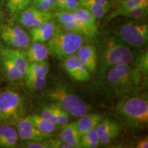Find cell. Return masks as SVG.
<instances>
[{
  "label": "cell",
  "mask_w": 148,
  "mask_h": 148,
  "mask_svg": "<svg viewBox=\"0 0 148 148\" xmlns=\"http://www.w3.org/2000/svg\"><path fill=\"white\" fill-rule=\"evenodd\" d=\"M115 36L128 47L139 49L147 43L148 25L135 21L126 22L116 28Z\"/></svg>",
  "instance_id": "obj_6"
},
{
  "label": "cell",
  "mask_w": 148,
  "mask_h": 148,
  "mask_svg": "<svg viewBox=\"0 0 148 148\" xmlns=\"http://www.w3.org/2000/svg\"><path fill=\"white\" fill-rule=\"evenodd\" d=\"M79 6L87 9L92 15L95 16L96 19L103 18L105 16L109 9L98 4L91 0H79Z\"/></svg>",
  "instance_id": "obj_23"
},
{
  "label": "cell",
  "mask_w": 148,
  "mask_h": 148,
  "mask_svg": "<svg viewBox=\"0 0 148 148\" xmlns=\"http://www.w3.org/2000/svg\"><path fill=\"white\" fill-rule=\"evenodd\" d=\"M50 104L56 125L58 126H62L67 123L69 120V114L57 103L53 102Z\"/></svg>",
  "instance_id": "obj_26"
},
{
  "label": "cell",
  "mask_w": 148,
  "mask_h": 148,
  "mask_svg": "<svg viewBox=\"0 0 148 148\" xmlns=\"http://www.w3.org/2000/svg\"><path fill=\"white\" fill-rule=\"evenodd\" d=\"M32 0H6L5 8L12 18H17L22 11L32 5Z\"/></svg>",
  "instance_id": "obj_22"
},
{
  "label": "cell",
  "mask_w": 148,
  "mask_h": 148,
  "mask_svg": "<svg viewBox=\"0 0 148 148\" xmlns=\"http://www.w3.org/2000/svg\"><path fill=\"white\" fill-rule=\"evenodd\" d=\"M2 18H3V12L1 10V9H0V21H1Z\"/></svg>",
  "instance_id": "obj_36"
},
{
  "label": "cell",
  "mask_w": 148,
  "mask_h": 148,
  "mask_svg": "<svg viewBox=\"0 0 148 148\" xmlns=\"http://www.w3.org/2000/svg\"><path fill=\"white\" fill-rule=\"evenodd\" d=\"M25 51L28 62H39L45 61L49 55V49L43 42H33L29 44Z\"/></svg>",
  "instance_id": "obj_16"
},
{
  "label": "cell",
  "mask_w": 148,
  "mask_h": 148,
  "mask_svg": "<svg viewBox=\"0 0 148 148\" xmlns=\"http://www.w3.org/2000/svg\"><path fill=\"white\" fill-rule=\"evenodd\" d=\"M25 114V101L21 94L11 89L0 92V122L16 123Z\"/></svg>",
  "instance_id": "obj_5"
},
{
  "label": "cell",
  "mask_w": 148,
  "mask_h": 148,
  "mask_svg": "<svg viewBox=\"0 0 148 148\" xmlns=\"http://www.w3.org/2000/svg\"><path fill=\"white\" fill-rule=\"evenodd\" d=\"M0 38L5 45L16 49H26L31 43L30 37L18 25H0Z\"/></svg>",
  "instance_id": "obj_8"
},
{
  "label": "cell",
  "mask_w": 148,
  "mask_h": 148,
  "mask_svg": "<svg viewBox=\"0 0 148 148\" xmlns=\"http://www.w3.org/2000/svg\"><path fill=\"white\" fill-rule=\"evenodd\" d=\"M91 1L98 3V4L103 5V6L106 7L108 9L110 8V0H91Z\"/></svg>",
  "instance_id": "obj_34"
},
{
  "label": "cell",
  "mask_w": 148,
  "mask_h": 148,
  "mask_svg": "<svg viewBox=\"0 0 148 148\" xmlns=\"http://www.w3.org/2000/svg\"><path fill=\"white\" fill-rule=\"evenodd\" d=\"M147 7L145 5H139L125 12L123 16H126L133 19H140V18L145 17L147 14Z\"/></svg>",
  "instance_id": "obj_29"
},
{
  "label": "cell",
  "mask_w": 148,
  "mask_h": 148,
  "mask_svg": "<svg viewBox=\"0 0 148 148\" xmlns=\"http://www.w3.org/2000/svg\"><path fill=\"white\" fill-rule=\"evenodd\" d=\"M75 54L90 73L95 71L97 66V54L95 47L92 45L82 44L77 49Z\"/></svg>",
  "instance_id": "obj_14"
},
{
  "label": "cell",
  "mask_w": 148,
  "mask_h": 148,
  "mask_svg": "<svg viewBox=\"0 0 148 148\" xmlns=\"http://www.w3.org/2000/svg\"><path fill=\"white\" fill-rule=\"evenodd\" d=\"M16 130L8 124L0 125V148H14L18 145Z\"/></svg>",
  "instance_id": "obj_18"
},
{
  "label": "cell",
  "mask_w": 148,
  "mask_h": 148,
  "mask_svg": "<svg viewBox=\"0 0 148 148\" xmlns=\"http://www.w3.org/2000/svg\"><path fill=\"white\" fill-rule=\"evenodd\" d=\"M107 86L116 95H124L134 90L147 79L133 63H122L108 68L106 71Z\"/></svg>",
  "instance_id": "obj_1"
},
{
  "label": "cell",
  "mask_w": 148,
  "mask_h": 148,
  "mask_svg": "<svg viewBox=\"0 0 148 148\" xmlns=\"http://www.w3.org/2000/svg\"><path fill=\"white\" fill-rule=\"evenodd\" d=\"M76 121L79 133L82 135L84 133L95 129L100 122L102 121L103 116L99 113H86L79 116Z\"/></svg>",
  "instance_id": "obj_19"
},
{
  "label": "cell",
  "mask_w": 148,
  "mask_h": 148,
  "mask_svg": "<svg viewBox=\"0 0 148 148\" xmlns=\"http://www.w3.org/2000/svg\"><path fill=\"white\" fill-rule=\"evenodd\" d=\"M63 67L67 73L77 82H86L90 78V72L79 61L76 54L69 56L64 59Z\"/></svg>",
  "instance_id": "obj_11"
},
{
  "label": "cell",
  "mask_w": 148,
  "mask_h": 148,
  "mask_svg": "<svg viewBox=\"0 0 148 148\" xmlns=\"http://www.w3.org/2000/svg\"><path fill=\"white\" fill-rule=\"evenodd\" d=\"M17 18L21 25L30 29L38 26L44 22L53 19L55 18V13L42 12L33 5H29L18 14Z\"/></svg>",
  "instance_id": "obj_9"
},
{
  "label": "cell",
  "mask_w": 148,
  "mask_h": 148,
  "mask_svg": "<svg viewBox=\"0 0 148 148\" xmlns=\"http://www.w3.org/2000/svg\"><path fill=\"white\" fill-rule=\"evenodd\" d=\"M47 42L49 54L58 60H63L76 53L84 42V38L80 34L58 29Z\"/></svg>",
  "instance_id": "obj_4"
},
{
  "label": "cell",
  "mask_w": 148,
  "mask_h": 148,
  "mask_svg": "<svg viewBox=\"0 0 148 148\" xmlns=\"http://www.w3.org/2000/svg\"><path fill=\"white\" fill-rule=\"evenodd\" d=\"M139 5L148 6V0H121L118 6L111 13L109 19L123 16L128 10Z\"/></svg>",
  "instance_id": "obj_21"
},
{
  "label": "cell",
  "mask_w": 148,
  "mask_h": 148,
  "mask_svg": "<svg viewBox=\"0 0 148 148\" xmlns=\"http://www.w3.org/2000/svg\"><path fill=\"white\" fill-rule=\"evenodd\" d=\"M27 117L38 130L44 134H52L56 130L58 125L46 119L40 114H29Z\"/></svg>",
  "instance_id": "obj_20"
},
{
  "label": "cell",
  "mask_w": 148,
  "mask_h": 148,
  "mask_svg": "<svg viewBox=\"0 0 148 148\" xmlns=\"http://www.w3.org/2000/svg\"><path fill=\"white\" fill-rule=\"evenodd\" d=\"M99 145V136L96 128L81 135L79 148H95Z\"/></svg>",
  "instance_id": "obj_24"
},
{
  "label": "cell",
  "mask_w": 148,
  "mask_h": 148,
  "mask_svg": "<svg viewBox=\"0 0 148 148\" xmlns=\"http://www.w3.org/2000/svg\"><path fill=\"white\" fill-rule=\"evenodd\" d=\"M121 130V125L119 124L116 125V127H114V128H112L111 130L109 131L105 134H103V136H100L99 138V145H106L112 141V140L114 139L119 134Z\"/></svg>",
  "instance_id": "obj_30"
},
{
  "label": "cell",
  "mask_w": 148,
  "mask_h": 148,
  "mask_svg": "<svg viewBox=\"0 0 148 148\" xmlns=\"http://www.w3.org/2000/svg\"><path fill=\"white\" fill-rule=\"evenodd\" d=\"M48 97L57 103L70 116L79 117L86 114L88 107L78 96L66 90L63 87H56L48 93Z\"/></svg>",
  "instance_id": "obj_7"
},
{
  "label": "cell",
  "mask_w": 148,
  "mask_h": 148,
  "mask_svg": "<svg viewBox=\"0 0 148 148\" xmlns=\"http://www.w3.org/2000/svg\"><path fill=\"white\" fill-rule=\"evenodd\" d=\"M131 48L122 42L116 37L105 40L99 47V73L103 74L108 68L122 63H133L136 60Z\"/></svg>",
  "instance_id": "obj_3"
},
{
  "label": "cell",
  "mask_w": 148,
  "mask_h": 148,
  "mask_svg": "<svg viewBox=\"0 0 148 148\" xmlns=\"http://www.w3.org/2000/svg\"><path fill=\"white\" fill-rule=\"evenodd\" d=\"M33 6L42 12H53L57 10L56 0H42Z\"/></svg>",
  "instance_id": "obj_31"
},
{
  "label": "cell",
  "mask_w": 148,
  "mask_h": 148,
  "mask_svg": "<svg viewBox=\"0 0 148 148\" xmlns=\"http://www.w3.org/2000/svg\"><path fill=\"white\" fill-rule=\"evenodd\" d=\"M134 66L144 76L147 77L148 73V53L145 51L138 58L136 57L134 62Z\"/></svg>",
  "instance_id": "obj_28"
},
{
  "label": "cell",
  "mask_w": 148,
  "mask_h": 148,
  "mask_svg": "<svg viewBox=\"0 0 148 148\" xmlns=\"http://www.w3.org/2000/svg\"><path fill=\"white\" fill-rule=\"evenodd\" d=\"M42 0H32V5H36V3H39L40 1H41Z\"/></svg>",
  "instance_id": "obj_35"
},
{
  "label": "cell",
  "mask_w": 148,
  "mask_h": 148,
  "mask_svg": "<svg viewBox=\"0 0 148 148\" xmlns=\"http://www.w3.org/2000/svg\"><path fill=\"white\" fill-rule=\"evenodd\" d=\"M136 148H147L148 147V138L145 137L139 140L136 145Z\"/></svg>",
  "instance_id": "obj_33"
},
{
  "label": "cell",
  "mask_w": 148,
  "mask_h": 148,
  "mask_svg": "<svg viewBox=\"0 0 148 148\" xmlns=\"http://www.w3.org/2000/svg\"><path fill=\"white\" fill-rule=\"evenodd\" d=\"M0 65L4 75L11 82H17L23 79V75L12 62V60L4 53L0 51Z\"/></svg>",
  "instance_id": "obj_17"
},
{
  "label": "cell",
  "mask_w": 148,
  "mask_h": 148,
  "mask_svg": "<svg viewBox=\"0 0 148 148\" xmlns=\"http://www.w3.org/2000/svg\"><path fill=\"white\" fill-rule=\"evenodd\" d=\"M16 128L18 138L23 140L42 141L52 136L53 134H44L38 130L27 116H24L16 122Z\"/></svg>",
  "instance_id": "obj_10"
},
{
  "label": "cell",
  "mask_w": 148,
  "mask_h": 148,
  "mask_svg": "<svg viewBox=\"0 0 148 148\" xmlns=\"http://www.w3.org/2000/svg\"><path fill=\"white\" fill-rule=\"evenodd\" d=\"M23 144V147L27 148H48L45 140L42 141H33V140H25Z\"/></svg>",
  "instance_id": "obj_32"
},
{
  "label": "cell",
  "mask_w": 148,
  "mask_h": 148,
  "mask_svg": "<svg viewBox=\"0 0 148 148\" xmlns=\"http://www.w3.org/2000/svg\"><path fill=\"white\" fill-rule=\"evenodd\" d=\"M58 138L62 141L71 145L72 148H79L81 134L77 129L76 121L62 125Z\"/></svg>",
  "instance_id": "obj_15"
},
{
  "label": "cell",
  "mask_w": 148,
  "mask_h": 148,
  "mask_svg": "<svg viewBox=\"0 0 148 148\" xmlns=\"http://www.w3.org/2000/svg\"><path fill=\"white\" fill-rule=\"evenodd\" d=\"M114 113L121 121L132 127H145L148 123V101L145 95L122 97L114 106Z\"/></svg>",
  "instance_id": "obj_2"
},
{
  "label": "cell",
  "mask_w": 148,
  "mask_h": 148,
  "mask_svg": "<svg viewBox=\"0 0 148 148\" xmlns=\"http://www.w3.org/2000/svg\"><path fill=\"white\" fill-rule=\"evenodd\" d=\"M48 73H41L36 76L25 79V82L27 87L32 90H39L47 85Z\"/></svg>",
  "instance_id": "obj_25"
},
{
  "label": "cell",
  "mask_w": 148,
  "mask_h": 148,
  "mask_svg": "<svg viewBox=\"0 0 148 148\" xmlns=\"http://www.w3.org/2000/svg\"><path fill=\"white\" fill-rule=\"evenodd\" d=\"M57 10L74 12L79 7V0H56Z\"/></svg>",
  "instance_id": "obj_27"
},
{
  "label": "cell",
  "mask_w": 148,
  "mask_h": 148,
  "mask_svg": "<svg viewBox=\"0 0 148 148\" xmlns=\"http://www.w3.org/2000/svg\"><path fill=\"white\" fill-rule=\"evenodd\" d=\"M84 32V36L92 38L98 33L96 18L87 9L79 6L74 11Z\"/></svg>",
  "instance_id": "obj_12"
},
{
  "label": "cell",
  "mask_w": 148,
  "mask_h": 148,
  "mask_svg": "<svg viewBox=\"0 0 148 148\" xmlns=\"http://www.w3.org/2000/svg\"><path fill=\"white\" fill-rule=\"evenodd\" d=\"M58 29L56 24L52 19L45 21L38 26L30 28L29 34H30L31 42H48L52 38L55 32Z\"/></svg>",
  "instance_id": "obj_13"
}]
</instances>
